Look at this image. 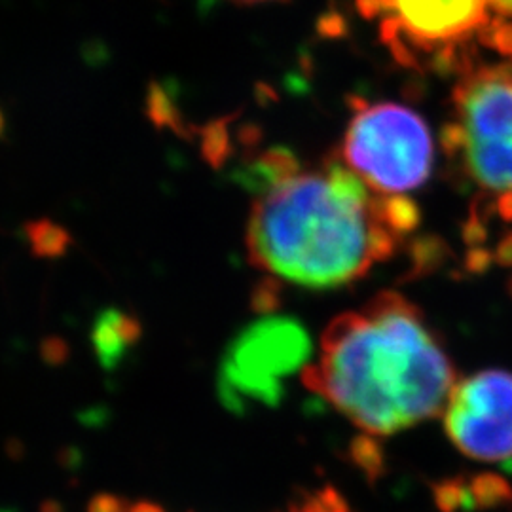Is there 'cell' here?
Segmentation results:
<instances>
[{
  "label": "cell",
  "mask_w": 512,
  "mask_h": 512,
  "mask_svg": "<svg viewBox=\"0 0 512 512\" xmlns=\"http://www.w3.org/2000/svg\"><path fill=\"white\" fill-rule=\"evenodd\" d=\"M247 224L256 268L302 287L329 289L361 279L393 255L397 239L416 226L403 196H382L344 164L300 169L272 152Z\"/></svg>",
  "instance_id": "1"
},
{
  "label": "cell",
  "mask_w": 512,
  "mask_h": 512,
  "mask_svg": "<svg viewBox=\"0 0 512 512\" xmlns=\"http://www.w3.org/2000/svg\"><path fill=\"white\" fill-rule=\"evenodd\" d=\"M302 382L361 431L389 437L440 416L458 376L423 313L382 293L330 323Z\"/></svg>",
  "instance_id": "2"
},
{
  "label": "cell",
  "mask_w": 512,
  "mask_h": 512,
  "mask_svg": "<svg viewBox=\"0 0 512 512\" xmlns=\"http://www.w3.org/2000/svg\"><path fill=\"white\" fill-rule=\"evenodd\" d=\"M444 141L476 192L512 219V63L480 65L461 76Z\"/></svg>",
  "instance_id": "3"
},
{
  "label": "cell",
  "mask_w": 512,
  "mask_h": 512,
  "mask_svg": "<svg viewBox=\"0 0 512 512\" xmlns=\"http://www.w3.org/2000/svg\"><path fill=\"white\" fill-rule=\"evenodd\" d=\"M342 162L382 196H403L427 181L433 165L429 128L397 103H361L351 116Z\"/></svg>",
  "instance_id": "4"
},
{
  "label": "cell",
  "mask_w": 512,
  "mask_h": 512,
  "mask_svg": "<svg viewBox=\"0 0 512 512\" xmlns=\"http://www.w3.org/2000/svg\"><path fill=\"white\" fill-rule=\"evenodd\" d=\"M310 357V338L289 317L260 319L243 330L220 366L219 399L232 414H245L247 399L275 406L281 378L293 374Z\"/></svg>",
  "instance_id": "5"
},
{
  "label": "cell",
  "mask_w": 512,
  "mask_h": 512,
  "mask_svg": "<svg viewBox=\"0 0 512 512\" xmlns=\"http://www.w3.org/2000/svg\"><path fill=\"white\" fill-rule=\"evenodd\" d=\"M401 59L450 55L490 27L488 0H359Z\"/></svg>",
  "instance_id": "6"
},
{
  "label": "cell",
  "mask_w": 512,
  "mask_h": 512,
  "mask_svg": "<svg viewBox=\"0 0 512 512\" xmlns=\"http://www.w3.org/2000/svg\"><path fill=\"white\" fill-rule=\"evenodd\" d=\"M450 440L469 458H512V374L486 370L461 380L442 412Z\"/></svg>",
  "instance_id": "7"
},
{
  "label": "cell",
  "mask_w": 512,
  "mask_h": 512,
  "mask_svg": "<svg viewBox=\"0 0 512 512\" xmlns=\"http://www.w3.org/2000/svg\"><path fill=\"white\" fill-rule=\"evenodd\" d=\"M141 336L139 325L122 313L109 311L101 315L93 327V348L99 365L112 372L126 355V348L133 346Z\"/></svg>",
  "instance_id": "8"
},
{
  "label": "cell",
  "mask_w": 512,
  "mask_h": 512,
  "mask_svg": "<svg viewBox=\"0 0 512 512\" xmlns=\"http://www.w3.org/2000/svg\"><path fill=\"white\" fill-rule=\"evenodd\" d=\"M291 512H353L348 507V503L344 501V497H340L338 492H334L332 488H323L317 490L313 494L304 497L298 505H294Z\"/></svg>",
  "instance_id": "9"
},
{
  "label": "cell",
  "mask_w": 512,
  "mask_h": 512,
  "mask_svg": "<svg viewBox=\"0 0 512 512\" xmlns=\"http://www.w3.org/2000/svg\"><path fill=\"white\" fill-rule=\"evenodd\" d=\"M86 512H129L128 499L116 494H95Z\"/></svg>",
  "instance_id": "10"
},
{
  "label": "cell",
  "mask_w": 512,
  "mask_h": 512,
  "mask_svg": "<svg viewBox=\"0 0 512 512\" xmlns=\"http://www.w3.org/2000/svg\"><path fill=\"white\" fill-rule=\"evenodd\" d=\"M488 4H490V10L495 14L512 18V0H488Z\"/></svg>",
  "instance_id": "11"
},
{
  "label": "cell",
  "mask_w": 512,
  "mask_h": 512,
  "mask_svg": "<svg viewBox=\"0 0 512 512\" xmlns=\"http://www.w3.org/2000/svg\"><path fill=\"white\" fill-rule=\"evenodd\" d=\"M129 512H165L164 507H160L158 503H150V501H139L135 505L129 507Z\"/></svg>",
  "instance_id": "12"
},
{
  "label": "cell",
  "mask_w": 512,
  "mask_h": 512,
  "mask_svg": "<svg viewBox=\"0 0 512 512\" xmlns=\"http://www.w3.org/2000/svg\"><path fill=\"white\" fill-rule=\"evenodd\" d=\"M236 2H243V4H255V2H270V0H236Z\"/></svg>",
  "instance_id": "13"
},
{
  "label": "cell",
  "mask_w": 512,
  "mask_h": 512,
  "mask_svg": "<svg viewBox=\"0 0 512 512\" xmlns=\"http://www.w3.org/2000/svg\"><path fill=\"white\" fill-rule=\"evenodd\" d=\"M190 512H192V511H190Z\"/></svg>",
  "instance_id": "14"
}]
</instances>
